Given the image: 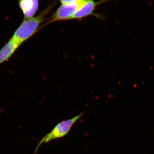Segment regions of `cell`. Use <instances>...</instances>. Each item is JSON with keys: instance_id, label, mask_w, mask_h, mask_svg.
<instances>
[{"instance_id": "cell-4", "label": "cell", "mask_w": 154, "mask_h": 154, "mask_svg": "<svg viewBox=\"0 0 154 154\" xmlns=\"http://www.w3.org/2000/svg\"><path fill=\"white\" fill-rule=\"evenodd\" d=\"M18 5L24 15V19H30L37 13L39 0H19Z\"/></svg>"}, {"instance_id": "cell-1", "label": "cell", "mask_w": 154, "mask_h": 154, "mask_svg": "<svg viewBox=\"0 0 154 154\" xmlns=\"http://www.w3.org/2000/svg\"><path fill=\"white\" fill-rule=\"evenodd\" d=\"M54 3L47 7L38 15L27 19H24L22 23L15 30L11 38L19 44L28 40L40 30L41 24L45 21V18L50 12Z\"/></svg>"}, {"instance_id": "cell-3", "label": "cell", "mask_w": 154, "mask_h": 154, "mask_svg": "<svg viewBox=\"0 0 154 154\" xmlns=\"http://www.w3.org/2000/svg\"><path fill=\"white\" fill-rule=\"evenodd\" d=\"M89 0H76L75 2L61 5L54 13L51 17L47 19L41 28L50 24L60 21H66L71 18Z\"/></svg>"}, {"instance_id": "cell-5", "label": "cell", "mask_w": 154, "mask_h": 154, "mask_svg": "<svg viewBox=\"0 0 154 154\" xmlns=\"http://www.w3.org/2000/svg\"><path fill=\"white\" fill-rule=\"evenodd\" d=\"M101 3V1L95 2L94 0H89L81 8L70 18L69 20L82 19L93 14L96 6Z\"/></svg>"}, {"instance_id": "cell-2", "label": "cell", "mask_w": 154, "mask_h": 154, "mask_svg": "<svg viewBox=\"0 0 154 154\" xmlns=\"http://www.w3.org/2000/svg\"><path fill=\"white\" fill-rule=\"evenodd\" d=\"M83 114V113H80L70 119L64 120L58 123L50 132L42 137L36 146L35 154L36 153L38 148L42 144L47 143L51 140L60 138L66 136L75 123L81 118Z\"/></svg>"}, {"instance_id": "cell-7", "label": "cell", "mask_w": 154, "mask_h": 154, "mask_svg": "<svg viewBox=\"0 0 154 154\" xmlns=\"http://www.w3.org/2000/svg\"><path fill=\"white\" fill-rule=\"evenodd\" d=\"M60 1L61 3V5H62L75 2L76 0H60Z\"/></svg>"}, {"instance_id": "cell-6", "label": "cell", "mask_w": 154, "mask_h": 154, "mask_svg": "<svg viewBox=\"0 0 154 154\" xmlns=\"http://www.w3.org/2000/svg\"><path fill=\"white\" fill-rule=\"evenodd\" d=\"M20 45H21L10 38L0 50V65L8 60Z\"/></svg>"}]
</instances>
